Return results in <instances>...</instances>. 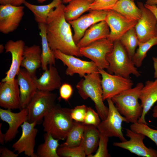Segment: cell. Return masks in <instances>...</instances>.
Returning <instances> with one entry per match:
<instances>
[{"label":"cell","instance_id":"44dd1931","mask_svg":"<svg viewBox=\"0 0 157 157\" xmlns=\"http://www.w3.org/2000/svg\"><path fill=\"white\" fill-rule=\"evenodd\" d=\"M139 99L143 110L138 122L147 124L145 120V115L157 101V79L146 82L140 92Z\"/></svg>","mask_w":157,"mask_h":157},{"label":"cell","instance_id":"8fae6325","mask_svg":"<svg viewBox=\"0 0 157 157\" xmlns=\"http://www.w3.org/2000/svg\"><path fill=\"white\" fill-rule=\"evenodd\" d=\"M53 51L56 59L60 60L67 67L65 71L67 75L72 76L76 74L83 77L86 74L98 71L96 65L92 61L83 60L58 50Z\"/></svg>","mask_w":157,"mask_h":157},{"label":"cell","instance_id":"7c38bea8","mask_svg":"<svg viewBox=\"0 0 157 157\" xmlns=\"http://www.w3.org/2000/svg\"><path fill=\"white\" fill-rule=\"evenodd\" d=\"M36 124L35 122L30 123L26 121L21 126V135L12 146L14 151L19 154L24 153L28 157H37L34 153L35 138L38 131L35 128Z\"/></svg>","mask_w":157,"mask_h":157},{"label":"cell","instance_id":"74e56055","mask_svg":"<svg viewBox=\"0 0 157 157\" xmlns=\"http://www.w3.org/2000/svg\"><path fill=\"white\" fill-rule=\"evenodd\" d=\"M87 110V107L84 105L78 106L73 109H70L71 117L74 121L83 123Z\"/></svg>","mask_w":157,"mask_h":157},{"label":"cell","instance_id":"ac0fdd59","mask_svg":"<svg viewBox=\"0 0 157 157\" xmlns=\"http://www.w3.org/2000/svg\"><path fill=\"white\" fill-rule=\"evenodd\" d=\"M28 113L26 108L21 109L17 113L13 112L11 110L0 108L1 119L9 125V128L5 133V143L11 141L16 137L19 127L26 121Z\"/></svg>","mask_w":157,"mask_h":157},{"label":"cell","instance_id":"c3c4849f","mask_svg":"<svg viewBox=\"0 0 157 157\" xmlns=\"http://www.w3.org/2000/svg\"><path fill=\"white\" fill-rule=\"evenodd\" d=\"M152 116L154 117L157 118V106H155L153 110Z\"/></svg>","mask_w":157,"mask_h":157},{"label":"cell","instance_id":"83f0119b","mask_svg":"<svg viewBox=\"0 0 157 157\" xmlns=\"http://www.w3.org/2000/svg\"><path fill=\"white\" fill-rule=\"evenodd\" d=\"M61 0H53L49 4L37 5L25 1L23 4L33 13L35 20L38 23L46 24L48 15L51 10L62 3Z\"/></svg>","mask_w":157,"mask_h":157},{"label":"cell","instance_id":"f35d334b","mask_svg":"<svg viewBox=\"0 0 157 157\" xmlns=\"http://www.w3.org/2000/svg\"><path fill=\"white\" fill-rule=\"evenodd\" d=\"M97 113L90 107H87V111L83 123L85 125H91L97 127L101 122Z\"/></svg>","mask_w":157,"mask_h":157},{"label":"cell","instance_id":"7a4b0ae2","mask_svg":"<svg viewBox=\"0 0 157 157\" xmlns=\"http://www.w3.org/2000/svg\"><path fill=\"white\" fill-rule=\"evenodd\" d=\"M99 72L85 75L77 84L78 93L84 100L90 98L94 102L97 112L102 121L108 115V108L106 106L103 99L101 78Z\"/></svg>","mask_w":157,"mask_h":157},{"label":"cell","instance_id":"4dcf8cb0","mask_svg":"<svg viewBox=\"0 0 157 157\" xmlns=\"http://www.w3.org/2000/svg\"><path fill=\"white\" fill-rule=\"evenodd\" d=\"M85 124L74 121V125L68 133L63 145L73 147L79 146L82 141Z\"/></svg>","mask_w":157,"mask_h":157},{"label":"cell","instance_id":"8d00e7d4","mask_svg":"<svg viewBox=\"0 0 157 157\" xmlns=\"http://www.w3.org/2000/svg\"><path fill=\"white\" fill-rule=\"evenodd\" d=\"M108 138L100 133L99 142L97 151L94 154H92L89 157H110L107 149Z\"/></svg>","mask_w":157,"mask_h":157},{"label":"cell","instance_id":"d6986e66","mask_svg":"<svg viewBox=\"0 0 157 157\" xmlns=\"http://www.w3.org/2000/svg\"><path fill=\"white\" fill-rule=\"evenodd\" d=\"M0 106L6 109H20L19 85L17 79L0 83Z\"/></svg>","mask_w":157,"mask_h":157},{"label":"cell","instance_id":"f6af8a7d","mask_svg":"<svg viewBox=\"0 0 157 157\" xmlns=\"http://www.w3.org/2000/svg\"><path fill=\"white\" fill-rule=\"evenodd\" d=\"M145 4L157 7V0H146Z\"/></svg>","mask_w":157,"mask_h":157},{"label":"cell","instance_id":"52a82bcc","mask_svg":"<svg viewBox=\"0 0 157 157\" xmlns=\"http://www.w3.org/2000/svg\"><path fill=\"white\" fill-rule=\"evenodd\" d=\"M108 106L107 116L97 127L100 133L108 137L118 138L121 142L126 141L122 132V123L128 122L126 118L119 112L111 99H106Z\"/></svg>","mask_w":157,"mask_h":157},{"label":"cell","instance_id":"5bb4252c","mask_svg":"<svg viewBox=\"0 0 157 157\" xmlns=\"http://www.w3.org/2000/svg\"><path fill=\"white\" fill-rule=\"evenodd\" d=\"M24 8L21 6L0 5V32L8 34L17 28L24 14Z\"/></svg>","mask_w":157,"mask_h":157},{"label":"cell","instance_id":"3957f363","mask_svg":"<svg viewBox=\"0 0 157 157\" xmlns=\"http://www.w3.org/2000/svg\"><path fill=\"white\" fill-rule=\"evenodd\" d=\"M144 85L142 83H138L134 87L111 99L118 111L126 118L128 123L138 122L142 115V108L138 100Z\"/></svg>","mask_w":157,"mask_h":157},{"label":"cell","instance_id":"2e32d148","mask_svg":"<svg viewBox=\"0 0 157 157\" xmlns=\"http://www.w3.org/2000/svg\"><path fill=\"white\" fill-rule=\"evenodd\" d=\"M107 11L108 10H90L88 13L68 22L74 29L73 38L76 44L83 37L86 31L91 26L105 20Z\"/></svg>","mask_w":157,"mask_h":157},{"label":"cell","instance_id":"cb8c5ba5","mask_svg":"<svg viewBox=\"0 0 157 157\" xmlns=\"http://www.w3.org/2000/svg\"><path fill=\"white\" fill-rule=\"evenodd\" d=\"M42 49L38 45L25 46L23 59L21 66L24 67L32 76L35 77L37 69L41 67Z\"/></svg>","mask_w":157,"mask_h":157},{"label":"cell","instance_id":"f546056e","mask_svg":"<svg viewBox=\"0 0 157 157\" xmlns=\"http://www.w3.org/2000/svg\"><path fill=\"white\" fill-rule=\"evenodd\" d=\"M44 142L38 146L36 153L37 157H59L57 150L59 140L53 138L49 133L44 135Z\"/></svg>","mask_w":157,"mask_h":157},{"label":"cell","instance_id":"d590c367","mask_svg":"<svg viewBox=\"0 0 157 157\" xmlns=\"http://www.w3.org/2000/svg\"><path fill=\"white\" fill-rule=\"evenodd\" d=\"M118 0H94L90 6V10H112Z\"/></svg>","mask_w":157,"mask_h":157},{"label":"cell","instance_id":"1f68e13d","mask_svg":"<svg viewBox=\"0 0 157 157\" xmlns=\"http://www.w3.org/2000/svg\"><path fill=\"white\" fill-rule=\"evenodd\" d=\"M119 40L132 59L139 43L134 27L126 32L121 37Z\"/></svg>","mask_w":157,"mask_h":157},{"label":"cell","instance_id":"7dc6e473","mask_svg":"<svg viewBox=\"0 0 157 157\" xmlns=\"http://www.w3.org/2000/svg\"><path fill=\"white\" fill-rule=\"evenodd\" d=\"M12 0H0L1 5H4L12 4Z\"/></svg>","mask_w":157,"mask_h":157},{"label":"cell","instance_id":"ffe728a7","mask_svg":"<svg viewBox=\"0 0 157 157\" xmlns=\"http://www.w3.org/2000/svg\"><path fill=\"white\" fill-rule=\"evenodd\" d=\"M17 76L21 110L26 108L38 90L35 81L36 77L31 75L25 69L20 68Z\"/></svg>","mask_w":157,"mask_h":157},{"label":"cell","instance_id":"9a60e30c","mask_svg":"<svg viewBox=\"0 0 157 157\" xmlns=\"http://www.w3.org/2000/svg\"><path fill=\"white\" fill-rule=\"evenodd\" d=\"M105 21L110 30V33L107 38L113 42L119 40L126 32L134 27L137 22L112 10H108Z\"/></svg>","mask_w":157,"mask_h":157},{"label":"cell","instance_id":"e0dca14e","mask_svg":"<svg viewBox=\"0 0 157 157\" xmlns=\"http://www.w3.org/2000/svg\"><path fill=\"white\" fill-rule=\"evenodd\" d=\"M4 47L5 53L10 52L11 54L12 63L9 69L6 73V76L2 79L1 82L13 81L20 69L24 58L25 43L21 40L15 41L10 40L7 42Z\"/></svg>","mask_w":157,"mask_h":157},{"label":"cell","instance_id":"bcb514c9","mask_svg":"<svg viewBox=\"0 0 157 157\" xmlns=\"http://www.w3.org/2000/svg\"><path fill=\"white\" fill-rule=\"evenodd\" d=\"M25 0H12L11 5L15 6H19L23 4Z\"/></svg>","mask_w":157,"mask_h":157},{"label":"cell","instance_id":"ba28073f","mask_svg":"<svg viewBox=\"0 0 157 157\" xmlns=\"http://www.w3.org/2000/svg\"><path fill=\"white\" fill-rule=\"evenodd\" d=\"M114 42L107 38L94 42L79 48L81 55L94 62L98 69H107L109 66L106 58L107 54L113 50Z\"/></svg>","mask_w":157,"mask_h":157},{"label":"cell","instance_id":"9c48e42d","mask_svg":"<svg viewBox=\"0 0 157 157\" xmlns=\"http://www.w3.org/2000/svg\"><path fill=\"white\" fill-rule=\"evenodd\" d=\"M98 69L101 76L104 101L132 88L133 84L130 78L109 74L104 69Z\"/></svg>","mask_w":157,"mask_h":157},{"label":"cell","instance_id":"603a6c76","mask_svg":"<svg viewBox=\"0 0 157 157\" xmlns=\"http://www.w3.org/2000/svg\"><path fill=\"white\" fill-rule=\"evenodd\" d=\"M110 33V28L106 22L101 21L89 27L76 45L79 48L86 46L96 41L107 38Z\"/></svg>","mask_w":157,"mask_h":157},{"label":"cell","instance_id":"ab89813d","mask_svg":"<svg viewBox=\"0 0 157 157\" xmlns=\"http://www.w3.org/2000/svg\"><path fill=\"white\" fill-rule=\"evenodd\" d=\"M73 89L72 86L67 83L62 84L59 88L60 97L66 101L70 98Z\"/></svg>","mask_w":157,"mask_h":157},{"label":"cell","instance_id":"4fadbf2b","mask_svg":"<svg viewBox=\"0 0 157 157\" xmlns=\"http://www.w3.org/2000/svg\"><path fill=\"white\" fill-rule=\"evenodd\" d=\"M126 135L130 138L129 140L121 142H114L115 146L127 150L138 156L157 157V150L148 148L143 143L146 136L142 134L126 129Z\"/></svg>","mask_w":157,"mask_h":157},{"label":"cell","instance_id":"816d5d0a","mask_svg":"<svg viewBox=\"0 0 157 157\" xmlns=\"http://www.w3.org/2000/svg\"><path fill=\"white\" fill-rule=\"evenodd\" d=\"M38 2L40 3H42L47 0H37Z\"/></svg>","mask_w":157,"mask_h":157},{"label":"cell","instance_id":"7402d4cb","mask_svg":"<svg viewBox=\"0 0 157 157\" xmlns=\"http://www.w3.org/2000/svg\"><path fill=\"white\" fill-rule=\"evenodd\" d=\"M54 66L49 65V69L44 71L40 78H35V81L38 90L51 92L60 88L62 84L61 79Z\"/></svg>","mask_w":157,"mask_h":157},{"label":"cell","instance_id":"8992f818","mask_svg":"<svg viewBox=\"0 0 157 157\" xmlns=\"http://www.w3.org/2000/svg\"><path fill=\"white\" fill-rule=\"evenodd\" d=\"M56 97V94L51 92L38 90L26 107L28 110L26 121L37 124L42 122L44 117L55 106Z\"/></svg>","mask_w":157,"mask_h":157},{"label":"cell","instance_id":"b9f144b4","mask_svg":"<svg viewBox=\"0 0 157 157\" xmlns=\"http://www.w3.org/2000/svg\"><path fill=\"white\" fill-rule=\"evenodd\" d=\"M152 60L154 70V77L155 79H157V57H153L152 58Z\"/></svg>","mask_w":157,"mask_h":157},{"label":"cell","instance_id":"60d3db41","mask_svg":"<svg viewBox=\"0 0 157 157\" xmlns=\"http://www.w3.org/2000/svg\"><path fill=\"white\" fill-rule=\"evenodd\" d=\"M19 154L14 153L5 147H1L0 148V157H17Z\"/></svg>","mask_w":157,"mask_h":157},{"label":"cell","instance_id":"7bdbcfd3","mask_svg":"<svg viewBox=\"0 0 157 157\" xmlns=\"http://www.w3.org/2000/svg\"><path fill=\"white\" fill-rule=\"evenodd\" d=\"M144 6L150 10L155 16L157 20V7L153 6H150L144 4Z\"/></svg>","mask_w":157,"mask_h":157},{"label":"cell","instance_id":"5b68a950","mask_svg":"<svg viewBox=\"0 0 157 157\" xmlns=\"http://www.w3.org/2000/svg\"><path fill=\"white\" fill-rule=\"evenodd\" d=\"M106 58L109 64L107 72L109 74L127 78H130L131 74L137 77L141 75L119 40L114 42L113 49L107 54Z\"/></svg>","mask_w":157,"mask_h":157},{"label":"cell","instance_id":"d6a6232c","mask_svg":"<svg viewBox=\"0 0 157 157\" xmlns=\"http://www.w3.org/2000/svg\"><path fill=\"white\" fill-rule=\"evenodd\" d=\"M157 45V36L144 42H139L137 49L132 58V61L137 67H140L148 51L153 46Z\"/></svg>","mask_w":157,"mask_h":157},{"label":"cell","instance_id":"4316f807","mask_svg":"<svg viewBox=\"0 0 157 157\" xmlns=\"http://www.w3.org/2000/svg\"><path fill=\"white\" fill-rule=\"evenodd\" d=\"M112 10L130 19L137 22L141 16L140 10L131 0H118Z\"/></svg>","mask_w":157,"mask_h":157},{"label":"cell","instance_id":"681fc988","mask_svg":"<svg viewBox=\"0 0 157 157\" xmlns=\"http://www.w3.org/2000/svg\"><path fill=\"white\" fill-rule=\"evenodd\" d=\"M72 0H62V2L63 3H69V2ZM90 3H92L94 0H87Z\"/></svg>","mask_w":157,"mask_h":157},{"label":"cell","instance_id":"ee69618b","mask_svg":"<svg viewBox=\"0 0 157 157\" xmlns=\"http://www.w3.org/2000/svg\"><path fill=\"white\" fill-rule=\"evenodd\" d=\"M2 123H0V143L3 144L5 143V135L3 134L1 129Z\"/></svg>","mask_w":157,"mask_h":157},{"label":"cell","instance_id":"d4e9b609","mask_svg":"<svg viewBox=\"0 0 157 157\" xmlns=\"http://www.w3.org/2000/svg\"><path fill=\"white\" fill-rule=\"evenodd\" d=\"M38 26L40 30V35L41 38V67L43 70L45 71L48 69V65H55L56 58L53 51L49 46L47 40L46 24L39 23L38 24Z\"/></svg>","mask_w":157,"mask_h":157},{"label":"cell","instance_id":"484cf974","mask_svg":"<svg viewBox=\"0 0 157 157\" xmlns=\"http://www.w3.org/2000/svg\"><path fill=\"white\" fill-rule=\"evenodd\" d=\"M100 132L97 127L91 125H85L82 141L86 155L92 154L98 146Z\"/></svg>","mask_w":157,"mask_h":157},{"label":"cell","instance_id":"6da1fadb","mask_svg":"<svg viewBox=\"0 0 157 157\" xmlns=\"http://www.w3.org/2000/svg\"><path fill=\"white\" fill-rule=\"evenodd\" d=\"M65 7L62 3L48 15L47 37L49 46L53 51L58 50L67 55L82 57L74 41L70 24L65 19Z\"/></svg>","mask_w":157,"mask_h":157},{"label":"cell","instance_id":"30bf717a","mask_svg":"<svg viewBox=\"0 0 157 157\" xmlns=\"http://www.w3.org/2000/svg\"><path fill=\"white\" fill-rule=\"evenodd\" d=\"M141 16L134 28L139 42H144L157 36V20L153 13L141 2H137Z\"/></svg>","mask_w":157,"mask_h":157},{"label":"cell","instance_id":"836d02e7","mask_svg":"<svg viewBox=\"0 0 157 157\" xmlns=\"http://www.w3.org/2000/svg\"><path fill=\"white\" fill-rule=\"evenodd\" d=\"M57 153L59 157H85L86 156L84 144L82 141L80 145L76 147H69L62 144L59 145Z\"/></svg>","mask_w":157,"mask_h":157},{"label":"cell","instance_id":"f1b7e54d","mask_svg":"<svg viewBox=\"0 0 157 157\" xmlns=\"http://www.w3.org/2000/svg\"><path fill=\"white\" fill-rule=\"evenodd\" d=\"M65 6L64 16L68 22L76 20L84 12L90 10V3L87 0H72Z\"/></svg>","mask_w":157,"mask_h":157},{"label":"cell","instance_id":"f907efd6","mask_svg":"<svg viewBox=\"0 0 157 157\" xmlns=\"http://www.w3.org/2000/svg\"><path fill=\"white\" fill-rule=\"evenodd\" d=\"M4 49H5V47L2 44L0 45V53H2L3 52Z\"/></svg>","mask_w":157,"mask_h":157},{"label":"cell","instance_id":"e575fe53","mask_svg":"<svg viewBox=\"0 0 157 157\" xmlns=\"http://www.w3.org/2000/svg\"><path fill=\"white\" fill-rule=\"evenodd\" d=\"M130 129L137 133L143 134L151 139L157 145V130L149 127L147 124L138 122L132 123Z\"/></svg>","mask_w":157,"mask_h":157},{"label":"cell","instance_id":"f5cc1de1","mask_svg":"<svg viewBox=\"0 0 157 157\" xmlns=\"http://www.w3.org/2000/svg\"><path fill=\"white\" fill-rule=\"evenodd\" d=\"M132 0V1H134L135 0Z\"/></svg>","mask_w":157,"mask_h":157},{"label":"cell","instance_id":"277c9868","mask_svg":"<svg viewBox=\"0 0 157 157\" xmlns=\"http://www.w3.org/2000/svg\"><path fill=\"white\" fill-rule=\"evenodd\" d=\"M69 110L56 105L44 118L42 123L44 131L55 139H66L74 122L71 117Z\"/></svg>","mask_w":157,"mask_h":157}]
</instances>
